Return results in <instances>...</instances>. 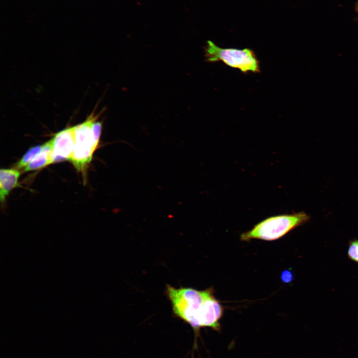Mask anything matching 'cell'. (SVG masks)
I'll return each instance as SVG.
<instances>
[{
  "mask_svg": "<svg viewBox=\"0 0 358 358\" xmlns=\"http://www.w3.org/2000/svg\"><path fill=\"white\" fill-rule=\"evenodd\" d=\"M19 172L14 169L0 170V199L3 202L11 190L18 185Z\"/></svg>",
  "mask_w": 358,
  "mask_h": 358,
  "instance_id": "obj_6",
  "label": "cell"
},
{
  "mask_svg": "<svg viewBox=\"0 0 358 358\" xmlns=\"http://www.w3.org/2000/svg\"><path fill=\"white\" fill-rule=\"evenodd\" d=\"M166 294L175 315L190 325L195 332L204 327L220 330L219 320L223 308L216 299L212 287L198 290L168 284Z\"/></svg>",
  "mask_w": 358,
  "mask_h": 358,
  "instance_id": "obj_1",
  "label": "cell"
},
{
  "mask_svg": "<svg viewBox=\"0 0 358 358\" xmlns=\"http://www.w3.org/2000/svg\"><path fill=\"white\" fill-rule=\"evenodd\" d=\"M52 152L53 141L51 139L42 145L41 153L24 168V171H35L52 164Z\"/></svg>",
  "mask_w": 358,
  "mask_h": 358,
  "instance_id": "obj_7",
  "label": "cell"
},
{
  "mask_svg": "<svg viewBox=\"0 0 358 358\" xmlns=\"http://www.w3.org/2000/svg\"><path fill=\"white\" fill-rule=\"evenodd\" d=\"M348 256L352 261L358 263V240H354L349 243Z\"/></svg>",
  "mask_w": 358,
  "mask_h": 358,
  "instance_id": "obj_9",
  "label": "cell"
},
{
  "mask_svg": "<svg viewBox=\"0 0 358 358\" xmlns=\"http://www.w3.org/2000/svg\"><path fill=\"white\" fill-rule=\"evenodd\" d=\"M280 278L284 283H290L293 280L294 276L292 272L290 270L287 269L282 272Z\"/></svg>",
  "mask_w": 358,
  "mask_h": 358,
  "instance_id": "obj_10",
  "label": "cell"
},
{
  "mask_svg": "<svg viewBox=\"0 0 358 358\" xmlns=\"http://www.w3.org/2000/svg\"><path fill=\"white\" fill-rule=\"evenodd\" d=\"M53 141V163L70 160L75 144V126L64 129L52 138Z\"/></svg>",
  "mask_w": 358,
  "mask_h": 358,
  "instance_id": "obj_5",
  "label": "cell"
},
{
  "mask_svg": "<svg viewBox=\"0 0 358 358\" xmlns=\"http://www.w3.org/2000/svg\"><path fill=\"white\" fill-rule=\"evenodd\" d=\"M42 145H37L31 147L25 153L16 164L18 169L25 168L32 161L35 159L41 153Z\"/></svg>",
  "mask_w": 358,
  "mask_h": 358,
  "instance_id": "obj_8",
  "label": "cell"
},
{
  "mask_svg": "<svg viewBox=\"0 0 358 358\" xmlns=\"http://www.w3.org/2000/svg\"><path fill=\"white\" fill-rule=\"evenodd\" d=\"M309 219L310 216L304 212L270 216L257 223L250 230L242 233L240 239L243 241L254 239L274 241Z\"/></svg>",
  "mask_w": 358,
  "mask_h": 358,
  "instance_id": "obj_2",
  "label": "cell"
},
{
  "mask_svg": "<svg viewBox=\"0 0 358 358\" xmlns=\"http://www.w3.org/2000/svg\"></svg>",
  "mask_w": 358,
  "mask_h": 358,
  "instance_id": "obj_11",
  "label": "cell"
},
{
  "mask_svg": "<svg viewBox=\"0 0 358 358\" xmlns=\"http://www.w3.org/2000/svg\"><path fill=\"white\" fill-rule=\"evenodd\" d=\"M96 119L91 115L84 122L75 126V144L70 161L79 172L84 173L86 170L98 145L92 131V126Z\"/></svg>",
  "mask_w": 358,
  "mask_h": 358,
  "instance_id": "obj_4",
  "label": "cell"
},
{
  "mask_svg": "<svg viewBox=\"0 0 358 358\" xmlns=\"http://www.w3.org/2000/svg\"><path fill=\"white\" fill-rule=\"evenodd\" d=\"M204 49L207 62L220 61L245 74L249 72L255 73L261 72L259 61L254 51L250 49L222 48L208 41Z\"/></svg>",
  "mask_w": 358,
  "mask_h": 358,
  "instance_id": "obj_3",
  "label": "cell"
}]
</instances>
